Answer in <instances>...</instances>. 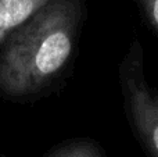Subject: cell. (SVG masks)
Returning <instances> with one entry per match:
<instances>
[{
    "label": "cell",
    "instance_id": "6",
    "mask_svg": "<svg viewBox=\"0 0 158 157\" xmlns=\"http://www.w3.org/2000/svg\"><path fill=\"white\" fill-rule=\"evenodd\" d=\"M0 157H7V156H6V155H0Z\"/></svg>",
    "mask_w": 158,
    "mask_h": 157
},
{
    "label": "cell",
    "instance_id": "4",
    "mask_svg": "<svg viewBox=\"0 0 158 157\" xmlns=\"http://www.w3.org/2000/svg\"><path fill=\"white\" fill-rule=\"evenodd\" d=\"M44 157H106L103 149L90 139H72L57 145Z\"/></svg>",
    "mask_w": 158,
    "mask_h": 157
},
{
    "label": "cell",
    "instance_id": "1",
    "mask_svg": "<svg viewBox=\"0 0 158 157\" xmlns=\"http://www.w3.org/2000/svg\"><path fill=\"white\" fill-rule=\"evenodd\" d=\"M83 0H49L13 31L0 52V93L24 97L46 89L75 49Z\"/></svg>",
    "mask_w": 158,
    "mask_h": 157
},
{
    "label": "cell",
    "instance_id": "2",
    "mask_svg": "<svg viewBox=\"0 0 158 157\" xmlns=\"http://www.w3.org/2000/svg\"><path fill=\"white\" fill-rule=\"evenodd\" d=\"M125 106L136 136L148 157H158V92L146 83L143 75V52L135 40L119 68Z\"/></svg>",
    "mask_w": 158,
    "mask_h": 157
},
{
    "label": "cell",
    "instance_id": "5",
    "mask_svg": "<svg viewBox=\"0 0 158 157\" xmlns=\"http://www.w3.org/2000/svg\"><path fill=\"white\" fill-rule=\"evenodd\" d=\"M140 3H142L146 15L150 19L151 25L158 32V0H140Z\"/></svg>",
    "mask_w": 158,
    "mask_h": 157
},
{
    "label": "cell",
    "instance_id": "3",
    "mask_svg": "<svg viewBox=\"0 0 158 157\" xmlns=\"http://www.w3.org/2000/svg\"><path fill=\"white\" fill-rule=\"evenodd\" d=\"M49 0H0V46L15 28L24 24Z\"/></svg>",
    "mask_w": 158,
    "mask_h": 157
}]
</instances>
